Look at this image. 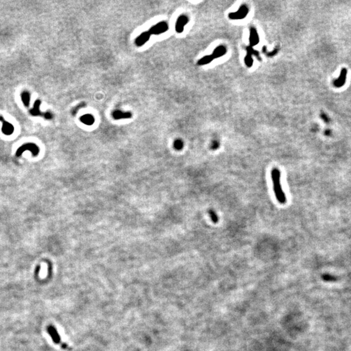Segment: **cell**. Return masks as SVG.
<instances>
[{"instance_id":"obj_1","label":"cell","mask_w":351,"mask_h":351,"mask_svg":"<svg viewBox=\"0 0 351 351\" xmlns=\"http://www.w3.org/2000/svg\"><path fill=\"white\" fill-rule=\"evenodd\" d=\"M271 179L275 197L278 202L282 204H283L286 202V197L282 190L280 182V172L278 169H273L272 170Z\"/></svg>"},{"instance_id":"obj_2","label":"cell","mask_w":351,"mask_h":351,"mask_svg":"<svg viewBox=\"0 0 351 351\" xmlns=\"http://www.w3.org/2000/svg\"><path fill=\"white\" fill-rule=\"evenodd\" d=\"M25 150L30 151L34 157L37 156L38 154L40 153V148H38L37 144L33 143H27L23 144L22 146H20V148L17 150L16 156L20 157L23 152H25Z\"/></svg>"},{"instance_id":"obj_3","label":"cell","mask_w":351,"mask_h":351,"mask_svg":"<svg viewBox=\"0 0 351 351\" xmlns=\"http://www.w3.org/2000/svg\"><path fill=\"white\" fill-rule=\"evenodd\" d=\"M47 330H48V334L50 335V336L51 337V338H52L54 343H56V344L60 345L61 347L64 348V349H68V348H70L68 345H66V343L62 342L61 336L59 335L57 330L55 329V327L50 325V326H48Z\"/></svg>"},{"instance_id":"obj_4","label":"cell","mask_w":351,"mask_h":351,"mask_svg":"<svg viewBox=\"0 0 351 351\" xmlns=\"http://www.w3.org/2000/svg\"><path fill=\"white\" fill-rule=\"evenodd\" d=\"M249 11L248 7L245 5H242L237 11L229 13L228 17L230 20H242L247 16Z\"/></svg>"},{"instance_id":"obj_5","label":"cell","mask_w":351,"mask_h":351,"mask_svg":"<svg viewBox=\"0 0 351 351\" xmlns=\"http://www.w3.org/2000/svg\"><path fill=\"white\" fill-rule=\"evenodd\" d=\"M169 29V25L166 22H161L152 26L148 30L151 35H160L164 33Z\"/></svg>"},{"instance_id":"obj_6","label":"cell","mask_w":351,"mask_h":351,"mask_svg":"<svg viewBox=\"0 0 351 351\" xmlns=\"http://www.w3.org/2000/svg\"><path fill=\"white\" fill-rule=\"evenodd\" d=\"M0 121L2 122L1 131L5 135H11L14 131V126L5 120L2 115H0Z\"/></svg>"},{"instance_id":"obj_7","label":"cell","mask_w":351,"mask_h":351,"mask_svg":"<svg viewBox=\"0 0 351 351\" xmlns=\"http://www.w3.org/2000/svg\"><path fill=\"white\" fill-rule=\"evenodd\" d=\"M189 22V18L185 15H181L178 18L176 23L175 29L178 33H182L184 30V27Z\"/></svg>"},{"instance_id":"obj_8","label":"cell","mask_w":351,"mask_h":351,"mask_svg":"<svg viewBox=\"0 0 351 351\" xmlns=\"http://www.w3.org/2000/svg\"><path fill=\"white\" fill-rule=\"evenodd\" d=\"M150 36H151V34L148 31H146L142 33L141 34L139 35L138 37H137V38L135 39V45L137 46H138V47H141V46L145 44L149 40L150 38Z\"/></svg>"},{"instance_id":"obj_9","label":"cell","mask_w":351,"mask_h":351,"mask_svg":"<svg viewBox=\"0 0 351 351\" xmlns=\"http://www.w3.org/2000/svg\"><path fill=\"white\" fill-rule=\"evenodd\" d=\"M347 70L346 68H343L341 70V74L339 77H338V78L336 80H334V82H333V85H334V86L337 87V88H339L343 87V85H345V81H346V77H347Z\"/></svg>"},{"instance_id":"obj_10","label":"cell","mask_w":351,"mask_h":351,"mask_svg":"<svg viewBox=\"0 0 351 351\" xmlns=\"http://www.w3.org/2000/svg\"><path fill=\"white\" fill-rule=\"evenodd\" d=\"M249 41H250V46H252V47L256 46L259 42V35H258L257 31H256V29H255V28L252 27L251 29H250Z\"/></svg>"},{"instance_id":"obj_11","label":"cell","mask_w":351,"mask_h":351,"mask_svg":"<svg viewBox=\"0 0 351 351\" xmlns=\"http://www.w3.org/2000/svg\"><path fill=\"white\" fill-rule=\"evenodd\" d=\"M112 117L115 120L124 119V118H131L132 114L130 112H124L120 110H115L112 113Z\"/></svg>"},{"instance_id":"obj_12","label":"cell","mask_w":351,"mask_h":351,"mask_svg":"<svg viewBox=\"0 0 351 351\" xmlns=\"http://www.w3.org/2000/svg\"><path fill=\"white\" fill-rule=\"evenodd\" d=\"M226 48L224 46H219L213 51L212 55L214 59H217L224 56L226 53Z\"/></svg>"},{"instance_id":"obj_13","label":"cell","mask_w":351,"mask_h":351,"mask_svg":"<svg viewBox=\"0 0 351 351\" xmlns=\"http://www.w3.org/2000/svg\"><path fill=\"white\" fill-rule=\"evenodd\" d=\"M79 120L82 123L87 126H92L95 122L94 116L91 114H85L83 115L80 117Z\"/></svg>"},{"instance_id":"obj_14","label":"cell","mask_w":351,"mask_h":351,"mask_svg":"<svg viewBox=\"0 0 351 351\" xmlns=\"http://www.w3.org/2000/svg\"><path fill=\"white\" fill-rule=\"evenodd\" d=\"M40 104H41L40 100H36L35 104H34L33 108H32V109L29 111L30 114L33 116H42V117H44V113H41V111H40Z\"/></svg>"},{"instance_id":"obj_15","label":"cell","mask_w":351,"mask_h":351,"mask_svg":"<svg viewBox=\"0 0 351 351\" xmlns=\"http://www.w3.org/2000/svg\"><path fill=\"white\" fill-rule=\"evenodd\" d=\"M213 59L214 58L213 57L212 55H206L203 57L202 59H200V60L198 61V64L200 66L206 65V64H208L210 63L211 62H212Z\"/></svg>"},{"instance_id":"obj_16","label":"cell","mask_w":351,"mask_h":351,"mask_svg":"<svg viewBox=\"0 0 351 351\" xmlns=\"http://www.w3.org/2000/svg\"><path fill=\"white\" fill-rule=\"evenodd\" d=\"M21 98L23 103L25 107H29L30 103V94L29 92L24 91L22 92Z\"/></svg>"},{"instance_id":"obj_17","label":"cell","mask_w":351,"mask_h":351,"mask_svg":"<svg viewBox=\"0 0 351 351\" xmlns=\"http://www.w3.org/2000/svg\"><path fill=\"white\" fill-rule=\"evenodd\" d=\"M247 51L248 54H250V55H251L252 56L254 55L257 58L259 59L260 56H259V52H258L257 51L255 50L253 48V47H252V46H248V47H247Z\"/></svg>"},{"instance_id":"obj_18","label":"cell","mask_w":351,"mask_h":351,"mask_svg":"<svg viewBox=\"0 0 351 351\" xmlns=\"http://www.w3.org/2000/svg\"><path fill=\"white\" fill-rule=\"evenodd\" d=\"M173 146H174V148L176 150H182L184 148V142H183L181 139H176V140L174 142Z\"/></svg>"},{"instance_id":"obj_19","label":"cell","mask_w":351,"mask_h":351,"mask_svg":"<svg viewBox=\"0 0 351 351\" xmlns=\"http://www.w3.org/2000/svg\"><path fill=\"white\" fill-rule=\"evenodd\" d=\"M244 63L249 68H250L253 65V58L251 55L248 53L247 54V55L244 57Z\"/></svg>"},{"instance_id":"obj_20","label":"cell","mask_w":351,"mask_h":351,"mask_svg":"<svg viewBox=\"0 0 351 351\" xmlns=\"http://www.w3.org/2000/svg\"><path fill=\"white\" fill-rule=\"evenodd\" d=\"M209 215H210L211 220L213 221V222H214V223H216V222H218V220H219L218 216L213 210H210V211H209Z\"/></svg>"},{"instance_id":"obj_21","label":"cell","mask_w":351,"mask_h":351,"mask_svg":"<svg viewBox=\"0 0 351 351\" xmlns=\"http://www.w3.org/2000/svg\"><path fill=\"white\" fill-rule=\"evenodd\" d=\"M44 117L46 119L51 120V119H52V118H53V115H52V113H51L50 112H46V113H44Z\"/></svg>"},{"instance_id":"obj_22","label":"cell","mask_w":351,"mask_h":351,"mask_svg":"<svg viewBox=\"0 0 351 351\" xmlns=\"http://www.w3.org/2000/svg\"><path fill=\"white\" fill-rule=\"evenodd\" d=\"M219 146V143L217 141H214L212 144H211V148L213 150H215L216 148H218V147Z\"/></svg>"},{"instance_id":"obj_23","label":"cell","mask_w":351,"mask_h":351,"mask_svg":"<svg viewBox=\"0 0 351 351\" xmlns=\"http://www.w3.org/2000/svg\"><path fill=\"white\" fill-rule=\"evenodd\" d=\"M321 117L322 118V119H323L324 121H326V122H327L328 120V118H326V116L325 115H324V114L321 116Z\"/></svg>"}]
</instances>
